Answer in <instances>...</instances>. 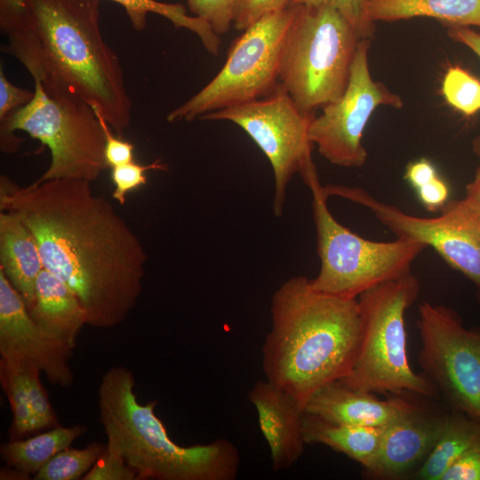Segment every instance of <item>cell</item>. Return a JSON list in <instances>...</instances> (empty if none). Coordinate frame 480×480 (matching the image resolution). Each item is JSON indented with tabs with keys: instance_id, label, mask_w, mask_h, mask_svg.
Here are the masks:
<instances>
[{
	"instance_id": "obj_21",
	"label": "cell",
	"mask_w": 480,
	"mask_h": 480,
	"mask_svg": "<svg viewBox=\"0 0 480 480\" xmlns=\"http://www.w3.org/2000/svg\"><path fill=\"white\" fill-rule=\"evenodd\" d=\"M303 435L306 444H324L369 470L377 457L382 428L337 424L316 415L303 413Z\"/></svg>"
},
{
	"instance_id": "obj_8",
	"label": "cell",
	"mask_w": 480,
	"mask_h": 480,
	"mask_svg": "<svg viewBox=\"0 0 480 480\" xmlns=\"http://www.w3.org/2000/svg\"><path fill=\"white\" fill-rule=\"evenodd\" d=\"M34 98L0 121L1 149L12 154L22 140L23 131L41 141L51 153V163L37 180H97L107 169L105 136L94 109L86 102L64 94L49 92L34 81Z\"/></svg>"
},
{
	"instance_id": "obj_16",
	"label": "cell",
	"mask_w": 480,
	"mask_h": 480,
	"mask_svg": "<svg viewBox=\"0 0 480 480\" xmlns=\"http://www.w3.org/2000/svg\"><path fill=\"white\" fill-rule=\"evenodd\" d=\"M248 398L256 408L260 428L270 449L273 469L291 468L307 444L302 426L303 407L267 380L257 381Z\"/></svg>"
},
{
	"instance_id": "obj_36",
	"label": "cell",
	"mask_w": 480,
	"mask_h": 480,
	"mask_svg": "<svg viewBox=\"0 0 480 480\" xmlns=\"http://www.w3.org/2000/svg\"><path fill=\"white\" fill-rule=\"evenodd\" d=\"M441 480H480V446L460 457L445 471Z\"/></svg>"
},
{
	"instance_id": "obj_32",
	"label": "cell",
	"mask_w": 480,
	"mask_h": 480,
	"mask_svg": "<svg viewBox=\"0 0 480 480\" xmlns=\"http://www.w3.org/2000/svg\"><path fill=\"white\" fill-rule=\"evenodd\" d=\"M236 0H187L190 12L207 22L218 35L226 34L233 26Z\"/></svg>"
},
{
	"instance_id": "obj_40",
	"label": "cell",
	"mask_w": 480,
	"mask_h": 480,
	"mask_svg": "<svg viewBox=\"0 0 480 480\" xmlns=\"http://www.w3.org/2000/svg\"><path fill=\"white\" fill-rule=\"evenodd\" d=\"M480 224V163L473 180L466 186V196Z\"/></svg>"
},
{
	"instance_id": "obj_20",
	"label": "cell",
	"mask_w": 480,
	"mask_h": 480,
	"mask_svg": "<svg viewBox=\"0 0 480 480\" xmlns=\"http://www.w3.org/2000/svg\"><path fill=\"white\" fill-rule=\"evenodd\" d=\"M368 15L373 23L426 17L449 27L480 28V0H368Z\"/></svg>"
},
{
	"instance_id": "obj_4",
	"label": "cell",
	"mask_w": 480,
	"mask_h": 480,
	"mask_svg": "<svg viewBox=\"0 0 480 480\" xmlns=\"http://www.w3.org/2000/svg\"><path fill=\"white\" fill-rule=\"evenodd\" d=\"M132 372L114 366L101 378L100 418L108 442L120 451L139 480H233L240 464L236 446L226 439L181 446L166 430L155 408L141 404L134 393Z\"/></svg>"
},
{
	"instance_id": "obj_11",
	"label": "cell",
	"mask_w": 480,
	"mask_h": 480,
	"mask_svg": "<svg viewBox=\"0 0 480 480\" xmlns=\"http://www.w3.org/2000/svg\"><path fill=\"white\" fill-rule=\"evenodd\" d=\"M312 113L301 111L278 84L268 96L204 115L201 120H226L241 127L268 159L274 174L273 212H284L292 176L314 164L308 132Z\"/></svg>"
},
{
	"instance_id": "obj_34",
	"label": "cell",
	"mask_w": 480,
	"mask_h": 480,
	"mask_svg": "<svg viewBox=\"0 0 480 480\" xmlns=\"http://www.w3.org/2000/svg\"><path fill=\"white\" fill-rule=\"evenodd\" d=\"M101 124L105 136L104 158L108 168H113L121 164L134 161V146L131 142L116 137L111 132V127L103 116L95 110Z\"/></svg>"
},
{
	"instance_id": "obj_12",
	"label": "cell",
	"mask_w": 480,
	"mask_h": 480,
	"mask_svg": "<svg viewBox=\"0 0 480 480\" xmlns=\"http://www.w3.org/2000/svg\"><path fill=\"white\" fill-rule=\"evenodd\" d=\"M324 188L328 196H341L369 209L397 237L433 247L452 268L473 283L480 303V224L465 197L447 203L437 217L422 218L380 202L359 188L326 185Z\"/></svg>"
},
{
	"instance_id": "obj_42",
	"label": "cell",
	"mask_w": 480,
	"mask_h": 480,
	"mask_svg": "<svg viewBox=\"0 0 480 480\" xmlns=\"http://www.w3.org/2000/svg\"><path fill=\"white\" fill-rule=\"evenodd\" d=\"M30 476L31 475L9 466L2 468L0 470L1 480H28L31 478Z\"/></svg>"
},
{
	"instance_id": "obj_33",
	"label": "cell",
	"mask_w": 480,
	"mask_h": 480,
	"mask_svg": "<svg viewBox=\"0 0 480 480\" xmlns=\"http://www.w3.org/2000/svg\"><path fill=\"white\" fill-rule=\"evenodd\" d=\"M292 0H236L233 26L244 31L263 16L282 11L291 5Z\"/></svg>"
},
{
	"instance_id": "obj_2",
	"label": "cell",
	"mask_w": 480,
	"mask_h": 480,
	"mask_svg": "<svg viewBox=\"0 0 480 480\" xmlns=\"http://www.w3.org/2000/svg\"><path fill=\"white\" fill-rule=\"evenodd\" d=\"M100 0H22L0 20L2 52L18 60L44 90L79 99L121 137L132 103L120 60L100 26Z\"/></svg>"
},
{
	"instance_id": "obj_30",
	"label": "cell",
	"mask_w": 480,
	"mask_h": 480,
	"mask_svg": "<svg viewBox=\"0 0 480 480\" xmlns=\"http://www.w3.org/2000/svg\"><path fill=\"white\" fill-rule=\"evenodd\" d=\"M151 170L167 171V165L160 159L149 164H140L135 161L111 168V180L115 186L112 197L123 205L126 196L147 183L146 172Z\"/></svg>"
},
{
	"instance_id": "obj_14",
	"label": "cell",
	"mask_w": 480,
	"mask_h": 480,
	"mask_svg": "<svg viewBox=\"0 0 480 480\" xmlns=\"http://www.w3.org/2000/svg\"><path fill=\"white\" fill-rule=\"evenodd\" d=\"M73 350L36 324L22 296L0 268V358L33 365L52 385L68 388L75 379L69 364Z\"/></svg>"
},
{
	"instance_id": "obj_3",
	"label": "cell",
	"mask_w": 480,
	"mask_h": 480,
	"mask_svg": "<svg viewBox=\"0 0 480 480\" xmlns=\"http://www.w3.org/2000/svg\"><path fill=\"white\" fill-rule=\"evenodd\" d=\"M270 311L264 373L304 409L313 395L354 365L362 331L358 300L321 292L309 278L297 276L275 292Z\"/></svg>"
},
{
	"instance_id": "obj_37",
	"label": "cell",
	"mask_w": 480,
	"mask_h": 480,
	"mask_svg": "<svg viewBox=\"0 0 480 480\" xmlns=\"http://www.w3.org/2000/svg\"><path fill=\"white\" fill-rule=\"evenodd\" d=\"M416 192L421 204L431 212L443 209L448 203L450 195L447 183L439 175L417 188Z\"/></svg>"
},
{
	"instance_id": "obj_1",
	"label": "cell",
	"mask_w": 480,
	"mask_h": 480,
	"mask_svg": "<svg viewBox=\"0 0 480 480\" xmlns=\"http://www.w3.org/2000/svg\"><path fill=\"white\" fill-rule=\"evenodd\" d=\"M91 181L52 179L20 186L0 177V211L32 233L44 268L78 297L95 328L125 321L142 291L148 254Z\"/></svg>"
},
{
	"instance_id": "obj_10",
	"label": "cell",
	"mask_w": 480,
	"mask_h": 480,
	"mask_svg": "<svg viewBox=\"0 0 480 480\" xmlns=\"http://www.w3.org/2000/svg\"><path fill=\"white\" fill-rule=\"evenodd\" d=\"M421 373L452 411L480 420V326L466 328L452 308L419 307Z\"/></svg>"
},
{
	"instance_id": "obj_19",
	"label": "cell",
	"mask_w": 480,
	"mask_h": 480,
	"mask_svg": "<svg viewBox=\"0 0 480 480\" xmlns=\"http://www.w3.org/2000/svg\"><path fill=\"white\" fill-rule=\"evenodd\" d=\"M0 268L22 296L28 311L36 297V281L44 268L37 244L15 215L0 211Z\"/></svg>"
},
{
	"instance_id": "obj_17",
	"label": "cell",
	"mask_w": 480,
	"mask_h": 480,
	"mask_svg": "<svg viewBox=\"0 0 480 480\" xmlns=\"http://www.w3.org/2000/svg\"><path fill=\"white\" fill-rule=\"evenodd\" d=\"M412 406L398 396L380 400L372 393L337 380L313 395L306 403L304 412L337 424L382 428Z\"/></svg>"
},
{
	"instance_id": "obj_29",
	"label": "cell",
	"mask_w": 480,
	"mask_h": 480,
	"mask_svg": "<svg viewBox=\"0 0 480 480\" xmlns=\"http://www.w3.org/2000/svg\"><path fill=\"white\" fill-rule=\"evenodd\" d=\"M291 5L331 6L344 16L359 39H371L374 34V23L368 15V0H292Z\"/></svg>"
},
{
	"instance_id": "obj_13",
	"label": "cell",
	"mask_w": 480,
	"mask_h": 480,
	"mask_svg": "<svg viewBox=\"0 0 480 480\" xmlns=\"http://www.w3.org/2000/svg\"><path fill=\"white\" fill-rule=\"evenodd\" d=\"M370 39H361L351 64L348 85L335 101L325 105L315 116L308 136L320 155L331 164L360 167L367 158L363 134L372 113L380 106L401 108L404 102L381 82L375 81L369 68Z\"/></svg>"
},
{
	"instance_id": "obj_25",
	"label": "cell",
	"mask_w": 480,
	"mask_h": 480,
	"mask_svg": "<svg viewBox=\"0 0 480 480\" xmlns=\"http://www.w3.org/2000/svg\"><path fill=\"white\" fill-rule=\"evenodd\" d=\"M0 382L12 412L9 440L23 439L38 432L20 366L0 358Z\"/></svg>"
},
{
	"instance_id": "obj_38",
	"label": "cell",
	"mask_w": 480,
	"mask_h": 480,
	"mask_svg": "<svg viewBox=\"0 0 480 480\" xmlns=\"http://www.w3.org/2000/svg\"><path fill=\"white\" fill-rule=\"evenodd\" d=\"M434 164L426 158L410 163L406 166L404 178L415 188L431 181L437 176Z\"/></svg>"
},
{
	"instance_id": "obj_5",
	"label": "cell",
	"mask_w": 480,
	"mask_h": 480,
	"mask_svg": "<svg viewBox=\"0 0 480 480\" xmlns=\"http://www.w3.org/2000/svg\"><path fill=\"white\" fill-rule=\"evenodd\" d=\"M420 293L412 274L372 287L358 297L361 340L350 372L340 381L369 393L411 392L436 398V388L411 368L404 316Z\"/></svg>"
},
{
	"instance_id": "obj_23",
	"label": "cell",
	"mask_w": 480,
	"mask_h": 480,
	"mask_svg": "<svg viewBox=\"0 0 480 480\" xmlns=\"http://www.w3.org/2000/svg\"><path fill=\"white\" fill-rule=\"evenodd\" d=\"M86 431V427L83 425H60L26 439L9 440L2 444L0 456L6 466L34 476Z\"/></svg>"
},
{
	"instance_id": "obj_35",
	"label": "cell",
	"mask_w": 480,
	"mask_h": 480,
	"mask_svg": "<svg viewBox=\"0 0 480 480\" xmlns=\"http://www.w3.org/2000/svg\"><path fill=\"white\" fill-rule=\"evenodd\" d=\"M34 91L15 86L5 76L3 65L0 68V121L18 108L28 104L34 98Z\"/></svg>"
},
{
	"instance_id": "obj_24",
	"label": "cell",
	"mask_w": 480,
	"mask_h": 480,
	"mask_svg": "<svg viewBox=\"0 0 480 480\" xmlns=\"http://www.w3.org/2000/svg\"><path fill=\"white\" fill-rule=\"evenodd\" d=\"M120 4L125 11L132 27L138 32L147 27L148 13H156L169 20L175 27L195 33L206 51L218 55L220 40L211 26L202 19L188 16L184 5L167 4L156 0H110Z\"/></svg>"
},
{
	"instance_id": "obj_41",
	"label": "cell",
	"mask_w": 480,
	"mask_h": 480,
	"mask_svg": "<svg viewBox=\"0 0 480 480\" xmlns=\"http://www.w3.org/2000/svg\"><path fill=\"white\" fill-rule=\"evenodd\" d=\"M22 6V0H0V20L18 12Z\"/></svg>"
},
{
	"instance_id": "obj_43",
	"label": "cell",
	"mask_w": 480,
	"mask_h": 480,
	"mask_svg": "<svg viewBox=\"0 0 480 480\" xmlns=\"http://www.w3.org/2000/svg\"><path fill=\"white\" fill-rule=\"evenodd\" d=\"M472 150L477 156L480 157V134L477 135L472 141Z\"/></svg>"
},
{
	"instance_id": "obj_7",
	"label": "cell",
	"mask_w": 480,
	"mask_h": 480,
	"mask_svg": "<svg viewBox=\"0 0 480 480\" xmlns=\"http://www.w3.org/2000/svg\"><path fill=\"white\" fill-rule=\"evenodd\" d=\"M284 46L279 84L305 113L344 92L359 39L344 16L327 5H295Z\"/></svg>"
},
{
	"instance_id": "obj_18",
	"label": "cell",
	"mask_w": 480,
	"mask_h": 480,
	"mask_svg": "<svg viewBox=\"0 0 480 480\" xmlns=\"http://www.w3.org/2000/svg\"><path fill=\"white\" fill-rule=\"evenodd\" d=\"M29 313L45 334L72 349L82 328L88 324L86 310L78 297L45 268L38 276Z\"/></svg>"
},
{
	"instance_id": "obj_31",
	"label": "cell",
	"mask_w": 480,
	"mask_h": 480,
	"mask_svg": "<svg viewBox=\"0 0 480 480\" xmlns=\"http://www.w3.org/2000/svg\"><path fill=\"white\" fill-rule=\"evenodd\" d=\"M83 480H139L137 474L126 464L120 451L108 442L100 456Z\"/></svg>"
},
{
	"instance_id": "obj_39",
	"label": "cell",
	"mask_w": 480,
	"mask_h": 480,
	"mask_svg": "<svg viewBox=\"0 0 480 480\" xmlns=\"http://www.w3.org/2000/svg\"><path fill=\"white\" fill-rule=\"evenodd\" d=\"M448 36L464 44L480 58V34L468 27H449Z\"/></svg>"
},
{
	"instance_id": "obj_26",
	"label": "cell",
	"mask_w": 480,
	"mask_h": 480,
	"mask_svg": "<svg viewBox=\"0 0 480 480\" xmlns=\"http://www.w3.org/2000/svg\"><path fill=\"white\" fill-rule=\"evenodd\" d=\"M106 444L91 443L83 449L70 446L57 453L33 476L35 480H77L84 477L104 451Z\"/></svg>"
},
{
	"instance_id": "obj_6",
	"label": "cell",
	"mask_w": 480,
	"mask_h": 480,
	"mask_svg": "<svg viewBox=\"0 0 480 480\" xmlns=\"http://www.w3.org/2000/svg\"><path fill=\"white\" fill-rule=\"evenodd\" d=\"M312 193L316 249L321 267L311 285L316 291L343 299H357L365 291L411 273L425 244L397 237L376 242L359 236L339 223L327 206L315 164L300 173Z\"/></svg>"
},
{
	"instance_id": "obj_28",
	"label": "cell",
	"mask_w": 480,
	"mask_h": 480,
	"mask_svg": "<svg viewBox=\"0 0 480 480\" xmlns=\"http://www.w3.org/2000/svg\"><path fill=\"white\" fill-rule=\"evenodd\" d=\"M16 364L20 366L23 373L38 431L60 426L56 413L49 401L47 391L40 380L42 372L33 365Z\"/></svg>"
},
{
	"instance_id": "obj_22",
	"label": "cell",
	"mask_w": 480,
	"mask_h": 480,
	"mask_svg": "<svg viewBox=\"0 0 480 480\" xmlns=\"http://www.w3.org/2000/svg\"><path fill=\"white\" fill-rule=\"evenodd\" d=\"M477 446H480V420L452 411L446 414L444 428L431 452L411 476L419 480H441L460 457Z\"/></svg>"
},
{
	"instance_id": "obj_9",
	"label": "cell",
	"mask_w": 480,
	"mask_h": 480,
	"mask_svg": "<svg viewBox=\"0 0 480 480\" xmlns=\"http://www.w3.org/2000/svg\"><path fill=\"white\" fill-rule=\"evenodd\" d=\"M295 12L296 6L291 5L263 16L244 29L231 44L220 72L172 109L166 120L200 119L205 114L270 94L279 84L284 46Z\"/></svg>"
},
{
	"instance_id": "obj_15",
	"label": "cell",
	"mask_w": 480,
	"mask_h": 480,
	"mask_svg": "<svg viewBox=\"0 0 480 480\" xmlns=\"http://www.w3.org/2000/svg\"><path fill=\"white\" fill-rule=\"evenodd\" d=\"M446 414L413 406L382 427L376 460L365 471L374 479L411 476L424 462L438 440Z\"/></svg>"
},
{
	"instance_id": "obj_27",
	"label": "cell",
	"mask_w": 480,
	"mask_h": 480,
	"mask_svg": "<svg viewBox=\"0 0 480 480\" xmlns=\"http://www.w3.org/2000/svg\"><path fill=\"white\" fill-rule=\"evenodd\" d=\"M442 94L451 107L466 116L480 111V80L460 66L445 72Z\"/></svg>"
}]
</instances>
